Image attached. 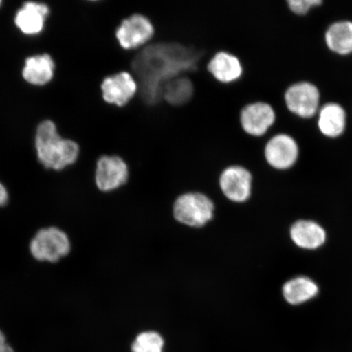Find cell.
Listing matches in <instances>:
<instances>
[{"instance_id":"cell-11","label":"cell","mask_w":352,"mask_h":352,"mask_svg":"<svg viewBox=\"0 0 352 352\" xmlns=\"http://www.w3.org/2000/svg\"><path fill=\"white\" fill-rule=\"evenodd\" d=\"M206 70L222 85H232L243 76L244 67L239 56L227 51H219L210 57Z\"/></svg>"},{"instance_id":"cell-21","label":"cell","mask_w":352,"mask_h":352,"mask_svg":"<svg viewBox=\"0 0 352 352\" xmlns=\"http://www.w3.org/2000/svg\"><path fill=\"white\" fill-rule=\"evenodd\" d=\"M8 201V192L6 187L0 183V206H6Z\"/></svg>"},{"instance_id":"cell-24","label":"cell","mask_w":352,"mask_h":352,"mask_svg":"<svg viewBox=\"0 0 352 352\" xmlns=\"http://www.w3.org/2000/svg\"><path fill=\"white\" fill-rule=\"evenodd\" d=\"M0 4H1V1H0Z\"/></svg>"},{"instance_id":"cell-4","label":"cell","mask_w":352,"mask_h":352,"mask_svg":"<svg viewBox=\"0 0 352 352\" xmlns=\"http://www.w3.org/2000/svg\"><path fill=\"white\" fill-rule=\"evenodd\" d=\"M72 242L66 233L58 228H42L30 243V252L38 261L58 262L67 256Z\"/></svg>"},{"instance_id":"cell-20","label":"cell","mask_w":352,"mask_h":352,"mask_svg":"<svg viewBox=\"0 0 352 352\" xmlns=\"http://www.w3.org/2000/svg\"><path fill=\"white\" fill-rule=\"evenodd\" d=\"M290 10L298 15H305L312 8L320 6V0H289L287 2Z\"/></svg>"},{"instance_id":"cell-5","label":"cell","mask_w":352,"mask_h":352,"mask_svg":"<svg viewBox=\"0 0 352 352\" xmlns=\"http://www.w3.org/2000/svg\"><path fill=\"white\" fill-rule=\"evenodd\" d=\"M100 88L104 102L117 108L126 107L139 91L138 82L127 70L108 74L103 78Z\"/></svg>"},{"instance_id":"cell-9","label":"cell","mask_w":352,"mask_h":352,"mask_svg":"<svg viewBox=\"0 0 352 352\" xmlns=\"http://www.w3.org/2000/svg\"><path fill=\"white\" fill-rule=\"evenodd\" d=\"M320 99L318 88L307 82L290 86L285 94L286 107L289 111L302 118L316 116L319 110Z\"/></svg>"},{"instance_id":"cell-22","label":"cell","mask_w":352,"mask_h":352,"mask_svg":"<svg viewBox=\"0 0 352 352\" xmlns=\"http://www.w3.org/2000/svg\"><path fill=\"white\" fill-rule=\"evenodd\" d=\"M6 344H8V342L6 334L0 330V349H2V347Z\"/></svg>"},{"instance_id":"cell-16","label":"cell","mask_w":352,"mask_h":352,"mask_svg":"<svg viewBox=\"0 0 352 352\" xmlns=\"http://www.w3.org/2000/svg\"><path fill=\"white\" fill-rule=\"evenodd\" d=\"M48 12L50 10L45 4L28 2L17 12L15 23L24 34H38L43 28L44 21H45Z\"/></svg>"},{"instance_id":"cell-23","label":"cell","mask_w":352,"mask_h":352,"mask_svg":"<svg viewBox=\"0 0 352 352\" xmlns=\"http://www.w3.org/2000/svg\"><path fill=\"white\" fill-rule=\"evenodd\" d=\"M0 352H15L14 350H13L11 345L6 344V346H3L2 349H0Z\"/></svg>"},{"instance_id":"cell-17","label":"cell","mask_w":352,"mask_h":352,"mask_svg":"<svg viewBox=\"0 0 352 352\" xmlns=\"http://www.w3.org/2000/svg\"><path fill=\"white\" fill-rule=\"evenodd\" d=\"M54 63L47 54L30 57L25 60L22 76L34 85H44L54 77Z\"/></svg>"},{"instance_id":"cell-2","label":"cell","mask_w":352,"mask_h":352,"mask_svg":"<svg viewBox=\"0 0 352 352\" xmlns=\"http://www.w3.org/2000/svg\"><path fill=\"white\" fill-rule=\"evenodd\" d=\"M214 206L208 196L201 192H187L175 200L174 217L178 222L192 228L206 226L214 217Z\"/></svg>"},{"instance_id":"cell-7","label":"cell","mask_w":352,"mask_h":352,"mask_svg":"<svg viewBox=\"0 0 352 352\" xmlns=\"http://www.w3.org/2000/svg\"><path fill=\"white\" fill-rule=\"evenodd\" d=\"M219 186L228 200L242 204L249 200L253 188V175L246 167L230 164L222 170Z\"/></svg>"},{"instance_id":"cell-1","label":"cell","mask_w":352,"mask_h":352,"mask_svg":"<svg viewBox=\"0 0 352 352\" xmlns=\"http://www.w3.org/2000/svg\"><path fill=\"white\" fill-rule=\"evenodd\" d=\"M39 162L47 168L60 170L78 160L79 147L73 140H63L52 121L39 124L35 138Z\"/></svg>"},{"instance_id":"cell-6","label":"cell","mask_w":352,"mask_h":352,"mask_svg":"<svg viewBox=\"0 0 352 352\" xmlns=\"http://www.w3.org/2000/svg\"><path fill=\"white\" fill-rule=\"evenodd\" d=\"M130 176L129 164L117 154H104L96 162L95 182L100 191L112 192L124 186Z\"/></svg>"},{"instance_id":"cell-19","label":"cell","mask_w":352,"mask_h":352,"mask_svg":"<svg viewBox=\"0 0 352 352\" xmlns=\"http://www.w3.org/2000/svg\"><path fill=\"white\" fill-rule=\"evenodd\" d=\"M164 338L156 331H144L138 334L131 344V352H164Z\"/></svg>"},{"instance_id":"cell-18","label":"cell","mask_w":352,"mask_h":352,"mask_svg":"<svg viewBox=\"0 0 352 352\" xmlns=\"http://www.w3.org/2000/svg\"><path fill=\"white\" fill-rule=\"evenodd\" d=\"M329 50L342 56L352 54V22L342 21L330 25L325 33Z\"/></svg>"},{"instance_id":"cell-13","label":"cell","mask_w":352,"mask_h":352,"mask_svg":"<svg viewBox=\"0 0 352 352\" xmlns=\"http://www.w3.org/2000/svg\"><path fill=\"white\" fill-rule=\"evenodd\" d=\"M319 293L316 281L305 276L294 277L284 284L283 294L286 302L293 306L301 305L314 299Z\"/></svg>"},{"instance_id":"cell-15","label":"cell","mask_w":352,"mask_h":352,"mask_svg":"<svg viewBox=\"0 0 352 352\" xmlns=\"http://www.w3.org/2000/svg\"><path fill=\"white\" fill-rule=\"evenodd\" d=\"M319 130L329 138H340L345 131L346 114L340 104L329 103L319 110Z\"/></svg>"},{"instance_id":"cell-14","label":"cell","mask_w":352,"mask_h":352,"mask_svg":"<svg viewBox=\"0 0 352 352\" xmlns=\"http://www.w3.org/2000/svg\"><path fill=\"white\" fill-rule=\"evenodd\" d=\"M195 95V85L188 74H182L166 82L162 88V98L174 107L186 105Z\"/></svg>"},{"instance_id":"cell-8","label":"cell","mask_w":352,"mask_h":352,"mask_svg":"<svg viewBox=\"0 0 352 352\" xmlns=\"http://www.w3.org/2000/svg\"><path fill=\"white\" fill-rule=\"evenodd\" d=\"M241 129L250 138H262L274 126L276 113L272 105L263 101L246 104L240 112Z\"/></svg>"},{"instance_id":"cell-3","label":"cell","mask_w":352,"mask_h":352,"mask_svg":"<svg viewBox=\"0 0 352 352\" xmlns=\"http://www.w3.org/2000/svg\"><path fill=\"white\" fill-rule=\"evenodd\" d=\"M155 28L151 19L135 12L121 21L116 30V38L122 50L133 52L152 42Z\"/></svg>"},{"instance_id":"cell-12","label":"cell","mask_w":352,"mask_h":352,"mask_svg":"<svg viewBox=\"0 0 352 352\" xmlns=\"http://www.w3.org/2000/svg\"><path fill=\"white\" fill-rule=\"evenodd\" d=\"M289 236L298 248L309 250L320 248L327 240L324 228L309 219H300L294 223L290 228Z\"/></svg>"},{"instance_id":"cell-10","label":"cell","mask_w":352,"mask_h":352,"mask_svg":"<svg viewBox=\"0 0 352 352\" xmlns=\"http://www.w3.org/2000/svg\"><path fill=\"white\" fill-rule=\"evenodd\" d=\"M267 164L276 170H288L296 164L299 151L297 142L285 134L274 135L263 149Z\"/></svg>"}]
</instances>
